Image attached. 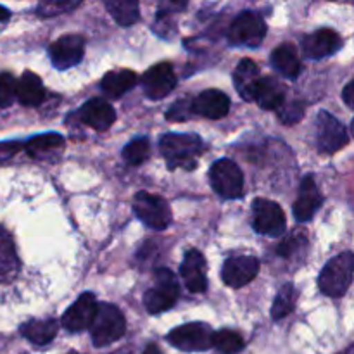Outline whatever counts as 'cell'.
<instances>
[{"label": "cell", "instance_id": "obj_1", "mask_svg": "<svg viewBox=\"0 0 354 354\" xmlns=\"http://www.w3.org/2000/svg\"><path fill=\"white\" fill-rule=\"evenodd\" d=\"M162 156L169 168H196L197 156L203 152L204 144L197 135L190 133H166L159 142Z\"/></svg>", "mask_w": 354, "mask_h": 354}, {"label": "cell", "instance_id": "obj_2", "mask_svg": "<svg viewBox=\"0 0 354 354\" xmlns=\"http://www.w3.org/2000/svg\"><path fill=\"white\" fill-rule=\"evenodd\" d=\"M354 277V254L353 252H342L335 256L322 270L318 287L325 296L341 297L349 289Z\"/></svg>", "mask_w": 354, "mask_h": 354}, {"label": "cell", "instance_id": "obj_3", "mask_svg": "<svg viewBox=\"0 0 354 354\" xmlns=\"http://www.w3.org/2000/svg\"><path fill=\"white\" fill-rule=\"evenodd\" d=\"M124 330H127V322H124L120 308L109 303L99 304L95 320L90 327L93 346L95 348H106V346L120 341L124 335Z\"/></svg>", "mask_w": 354, "mask_h": 354}, {"label": "cell", "instance_id": "obj_4", "mask_svg": "<svg viewBox=\"0 0 354 354\" xmlns=\"http://www.w3.org/2000/svg\"><path fill=\"white\" fill-rule=\"evenodd\" d=\"M180 296V286L175 273L168 268H158L154 273V287L145 290L144 306L147 313L159 315L173 308Z\"/></svg>", "mask_w": 354, "mask_h": 354}, {"label": "cell", "instance_id": "obj_5", "mask_svg": "<svg viewBox=\"0 0 354 354\" xmlns=\"http://www.w3.org/2000/svg\"><path fill=\"white\" fill-rule=\"evenodd\" d=\"M168 341L180 351H207L214 346V334L209 325L203 322H192L173 328L168 335Z\"/></svg>", "mask_w": 354, "mask_h": 354}, {"label": "cell", "instance_id": "obj_6", "mask_svg": "<svg viewBox=\"0 0 354 354\" xmlns=\"http://www.w3.org/2000/svg\"><path fill=\"white\" fill-rule=\"evenodd\" d=\"M133 213L152 230H165L171 223V211L162 197L149 192H138L133 199Z\"/></svg>", "mask_w": 354, "mask_h": 354}, {"label": "cell", "instance_id": "obj_7", "mask_svg": "<svg viewBox=\"0 0 354 354\" xmlns=\"http://www.w3.org/2000/svg\"><path fill=\"white\" fill-rule=\"evenodd\" d=\"M211 187L225 199H239L244 192V175L232 159H220L211 166Z\"/></svg>", "mask_w": 354, "mask_h": 354}, {"label": "cell", "instance_id": "obj_8", "mask_svg": "<svg viewBox=\"0 0 354 354\" xmlns=\"http://www.w3.org/2000/svg\"><path fill=\"white\" fill-rule=\"evenodd\" d=\"M266 35V23L259 14L245 10L241 12L228 30V40L232 45L241 47H258Z\"/></svg>", "mask_w": 354, "mask_h": 354}, {"label": "cell", "instance_id": "obj_9", "mask_svg": "<svg viewBox=\"0 0 354 354\" xmlns=\"http://www.w3.org/2000/svg\"><path fill=\"white\" fill-rule=\"evenodd\" d=\"M252 227L258 234L279 237L286 232V214L282 207L268 199H256L252 203Z\"/></svg>", "mask_w": 354, "mask_h": 354}, {"label": "cell", "instance_id": "obj_10", "mask_svg": "<svg viewBox=\"0 0 354 354\" xmlns=\"http://www.w3.org/2000/svg\"><path fill=\"white\" fill-rule=\"evenodd\" d=\"M348 131H346L344 124L330 113L322 111L317 118L318 149L327 154H334V152L341 151L348 144Z\"/></svg>", "mask_w": 354, "mask_h": 354}, {"label": "cell", "instance_id": "obj_11", "mask_svg": "<svg viewBox=\"0 0 354 354\" xmlns=\"http://www.w3.org/2000/svg\"><path fill=\"white\" fill-rule=\"evenodd\" d=\"M48 54L52 64L61 71L73 68L82 61L85 54V38L80 35H64L50 45Z\"/></svg>", "mask_w": 354, "mask_h": 354}, {"label": "cell", "instance_id": "obj_12", "mask_svg": "<svg viewBox=\"0 0 354 354\" xmlns=\"http://www.w3.org/2000/svg\"><path fill=\"white\" fill-rule=\"evenodd\" d=\"M176 86V76L173 71V66L168 62L152 66L142 76V88L144 93L152 100H159L162 97L169 95Z\"/></svg>", "mask_w": 354, "mask_h": 354}, {"label": "cell", "instance_id": "obj_13", "mask_svg": "<svg viewBox=\"0 0 354 354\" xmlns=\"http://www.w3.org/2000/svg\"><path fill=\"white\" fill-rule=\"evenodd\" d=\"M97 310H99V304H97L95 296L92 292L82 294L75 301V304L62 315V327L69 332H82L90 328L95 320Z\"/></svg>", "mask_w": 354, "mask_h": 354}, {"label": "cell", "instance_id": "obj_14", "mask_svg": "<svg viewBox=\"0 0 354 354\" xmlns=\"http://www.w3.org/2000/svg\"><path fill=\"white\" fill-rule=\"evenodd\" d=\"M259 272V261L252 256H235L225 261L221 279L228 287L241 289L256 279Z\"/></svg>", "mask_w": 354, "mask_h": 354}, {"label": "cell", "instance_id": "obj_15", "mask_svg": "<svg viewBox=\"0 0 354 354\" xmlns=\"http://www.w3.org/2000/svg\"><path fill=\"white\" fill-rule=\"evenodd\" d=\"M342 47V40L335 31L328 30V28H322V30L313 31V33L306 35L301 41V48L303 54L308 59H324L328 55L335 54L339 48Z\"/></svg>", "mask_w": 354, "mask_h": 354}, {"label": "cell", "instance_id": "obj_16", "mask_svg": "<svg viewBox=\"0 0 354 354\" xmlns=\"http://www.w3.org/2000/svg\"><path fill=\"white\" fill-rule=\"evenodd\" d=\"M180 275H182L183 282H185L187 289L190 292L199 294L206 290V259H204V256L197 249L187 251L182 263V268H180Z\"/></svg>", "mask_w": 354, "mask_h": 354}, {"label": "cell", "instance_id": "obj_17", "mask_svg": "<svg viewBox=\"0 0 354 354\" xmlns=\"http://www.w3.org/2000/svg\"><path fill=\"white\" fill-rule=\"evenodd\" d=\"M324 203V197H322L320 190H318L317 183H315L313 175L304 176V180L301 182V190L299 197L294 203V216L297 221H310L315 216V213L318 211V207Z\"/></svg>", "mask_w": 354, "mask_h": 354}, {"label": "cell", "instance_id": "obj_18", "mask_svg": "<svg viewBox=\"0 0 354 354\" xmlns=\"http://www.w3.org/2000/svg\"><path fill=\"white\" fill-rule=\"evenodd\" d=\"M194 114L207 120H221L230 111V99L220 90H204L194 99Z\"/></svg>", "mask_w": 354, "mask_h": 354}, {"label": "cell", "instance_id": "obj_19", "mask_svg": "<svg viewBox=\"0 0 354 354\" xmlns=\"http://www.w3.org/2000/svg\"><path fill=\"white\" fill-rule=\"evenodd\" d=\"M80 116H82L83 123L99 131L107 130L116 121V113H114L113 106L97 97L83 104V107L80 109Z\"/></svg>", "mask_w": 354, "mask_h": 354}, {"label": "cell", "instance_id": "obj_20", "mask_svg": "<svg viewBox=\"0 0 354 354\" xmlns=\"http://www.w3.org/2000/svg\"><path fill=\"white\" fill-rule=\"evenodd\" d=\"M259 80L261 76H259L258 66L251 59H242L234 73V83L239 95L244 100H254Z\"/></svg>", "mask_w": 354, "mask_h": 354}, {"label": "cell", "instance_id": "obj_21", "mask_svg": "<svg viewBox=\"0 0 354 354\" xmlns=\"http://www.w3.org/2000/svg\"><path fill=\"white\" fill-rule=\"evenodd\" d=\"M254 100L258 102L259 107L266 111L280 109L283 100H286V88H283V85L277 78L265 76V78L259 80Z\"/></svg>", "mask_w": 354, "mask_h": 354}, {"label": "cell", "instance_id": "obj_22", "mask_svg": "<svg viewBox=\"0 0 354 354\" xmlns=\"http://www.w3.org/2000/svg\"><path fill=\"white\" fill-rule=\"evenodd\" d=\"M19 258L16 254L12 237L0 228V283H9L19 273Z\"/></svg>", "mask_w": 354, "mask_h": 354}, {"label": "cell", "instance_id": "obj_23", "mask_svg": "<svg viewBox=\"0 0 354 354\" xmlns=\"http://www.w3.org/2000/svg\"><path fill=\"white\" fill-rule=\"evenodd\" d=\"M137 85V75L131 69H118V71L107 73L100 82V88L111 99H120L123 93L131 90Z\"/></svg>", "mask_w": 354, "mask_h": 354}, {"label": "cell", "instance_id": "obj_24", "mask_svg": "<svg viewBox=\"0 0 354 354\" xmlns=\"http://www.w3.org/2000/svg\"><path fill=\"white\" fill-rule=\"evenodd\" d=\"M17 99H19V102L26 107H37L44 102V83H41V80L38 78L35 73H23L19 83H17Z\"/></svg>", "mask_w": 354, "mask_h": 354}, {"label": "cell", "instance_id": "obj_25", "mask_svg": "<svg viewBox=\"0 0 354 354\" xmlns=\"http://www.w3.org/2000/svg\"><path fill=\"white\" fill-rule=\"evenodd\" d=\"M272 62L289 80H296L301 75V69H303L299 55H297L294 45L290 44H283L277 47L272 54Z\"/></svg>", "mask_w": 354, "mask_h": 354}, {"label": "cell", "instance_id": "obj_26", "mask_svg": "<svg viewBox=\"0 0 354 354\" xmlns=\"http://www.w3.org/2000/svg\"><path fill=\"white\" fill-rule=\"evenodd\" d=\"M21 335L35 346H45L57 335V324L54 320H30L21 325Z\"/></svg>", "mask_w": 354, "mask_h": 354}, {"label": "cell", "instance_id": "obj_27", "mask_svg": "<svg viewBox=\"0 0 354 354\" xmlns=\"http://www.w3.org/2000/svg\"><path fill=\"white\" fill-rule=\"evenodd\" d=\"M62 147H64V138L59 133L37 135L24 144V149L31 158H45L50 152H55Z\"/></svg>", "mask_w": 354, "mask_h": 354}, {"label": "cell", "instance_id": "obj_28", "mask_svg": "<svg viewBox=\"0 0 354 354\" xmlns=\"http://www.w3.org/2000/svg\"><path fill=\"white\" fill-rule=\"evenodd\" d=\"M107 10L121 26H131L140 19V10H138V2L135 0H109L106 2Z\"/></svg>", "mask_w": 354, "mask_h": 354}, {"label": "cell", "instance_id": "obj_29", "mask_svg": "<svg viewBox=\"0 0 354 354\" xmlns=\"http://www.w3.org/2000/svg\"><path fill=\"white\" fill-rule=\"evenodd\" d=\"M297 301V290L292 283H286L282 289L277 294L275 301H273L272 306V318L273 320H282L287 315H290L294 311Z\"/></svg>", "mask_w": 354, "mask_h": 354}, {"label": "cell", "instance_id": "obj_30", "mask_svg": "<svg viewBox=\"0 0 354 354\" xmlns=\"http://www.w3.org/2000/svg\"><path fill=\"white\" fill-rule=\"evenodd\" d=\"M149 154H151V144L145 137L135 138L123 149V158L130 166H140L142 162L147 161Z\"/></svg>", "mask_w": 354, "mask_h": 354}, {"label": "cell", "instance_id": "obj_31", "mask_svg": "<svg viewBox=\"0 0 354 354\" xmlns=\"http://www.w3.org/2000/svg\"><path fill=\"white\" fill-rule=\"evenodd\" d=\"M214 348L223 354H237L244 349V339L234 330H220L214 334Z\"/></svg>", "mask_w": 354, "mask_h": 354}, {"label": "cell", "instance_id": "obj_32", "mask_svg": "<svg viewBox=\"0 0 354 354\" xmlns=\"http://www.w3.org/2000/svg\"><path fill=\"white\" fill-rule=\"evenodd\" d=\"M80 6L78 0H47V2L38 3L37 12L41 17L57 16V14L69 12V10L76 9Z\"/></svg>", "mask_w": 354, "mask_h": 354}, {"label": "cell", "instance_id": "obj_33", "mask_svg": "<svg viewBox=\"0 0 354 354\" xmlns=\"http://www.w3.org/2000/svg\"><path fill=\"white\" fill-rule=\"evenodd\" d=\"M17 83L10 73H0V107L12 106L14 100L17 99Z\"/></svg>", "mask_w": 354, "mask_h": 354}, {"label": "cell", "instance_id": "obj_34", "mask_svg": "<svg viewBox=\"0 0 354 354\" xmlns=\"http://www.w3.org/2000/svg\"><path fill=\"white\" fill-rule=\"evenodd\" d=\"M303 245H306V235L296 232V234L290 235L289 239H286V241L279 245V254L283 256V258H290L294 252L303 249Z\"/></svg>", "mask_w": 354, "mask_h": 354}, {"label": "cell", "instance_id": "obj_35", "mask_svg": "<svg viewBox=\"0 0 354 354\" xmlns=\"http://www.w3.org/2000/svg\"><path fill=\"white\" fill-rule=\"evenodd\" d=\"M194 100H180L175 102L168 111V120L171 121H183L187 118H190V114L194 113Z\"/></svg>", "mask_w": 354, "mask_h": 354}, {"label": "cell", "instance_id": "obj_36", "mask_svg": "<svg viewBox=\"0 0 354 354\" xmlns=\"http://www.w3.org/2000/svg\"><path fill=\"white\" fill-rule=\"evenodd\" d=\"M304 114V106L299 102H292L286 107L283 111H280V120L286 124H292L296 121H299Z\"/></svg>", "mask_w": 354, "mask_h": 354}, {"label": "cell", "instance_id": "obj_37", "mask_svg": "<svg viewBox=\"0 0 354 354\" xmlns=\"http://www.w3.org/2000/svg\"><path fill=\"white\" fill-rule=\"evenodd\" d=\"M24 147V144L17 140H7V142H0V162L9 161L10 158L17 154L21 149Z\"/></svg>", "mask_w": 354, "mask_h": 354}, {"label": "cell", "instance_id": "obj_38", "mask_svg": "<svg viewBox=\"0 0 354 354\" xmlns=\"http://www.w3.org/2000/svg\"><path fill=\"white\" fill-rule=\"evenodd\" d=\"M342 99H344V102L348 104L351 109H354V82L346 85L344 92H342Z\"/></svg>", "mask_w": 354, "mask_h": 354}, {"label": "cell", "instance_id": "obj_39", "mask_svg": "<svg viewBox=\"0 0 354 354\" xmlns=\"http://www.w3.org/2000/svg\"><path fill=\"white\" fill-rule=\"evenodd\" d=\"M10 17V10L6 9V7L0 6V23H3V21H7Z\"/></svg>", "mask_w": 354, "mask_h": 354}, {"label": "cell", "instance_id": "obj_40", "mask_svg": "<svg viewBox=\"0 0 354 354\" xmlns=\"http://www.w3.org/2000/svg\"><path fill=\"white\" fill-rule=\"evenodd\" d=\"M142 354H162V353L159 351V348L156 344H149L147 348H145V351Z\"/></svg>", "mask_w": 354, "mask_h": 354}, {"label": "cell", "instance_id": "obj_41", "mask_svg": "<svg viewBox=\"0 0 354 354\" xmlns=\"http://www.w3.org/2000/svg\"><path fill=\"white\" fill-rule=\"evenodd\" d=\"M346 354H354V344L351 346V348L348 349V353H346Z\"/></svg>", "mask_w": 354, "mask_h": 354}, {"label": "cell", "instance_id": "obj_42", "mask_svg": "<svg viewBox=\"0 0 354 354\" xmlns=\"http://www.w3.org/2000/svg\"><path fill=\"white\" fill-rule=\"evenodd\" d=\"M351 131H353V137H354V120H353V123H351Z\"/></svg>", "mask_w": 354, "mask_h": 354}, {"label": "cell", "instance_id": "obj_43", "mask_svg": "<svg viewBox=\"0 0 354 354\" xmlns=\"http://www.w3.org/2000/svg\"><path fill=\"white\" fill-rule=\"evenodd\" d=\"M69 354H76V353H69Z\"/></svg>", "mask_w": 354, "mask_h": 354}]
</instances>
